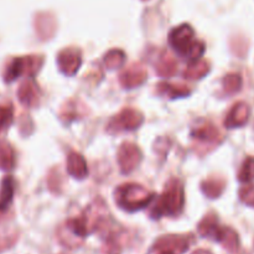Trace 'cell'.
<instances>
[{
  "instance_id": "cell-25",
  "label": "cell",
  "mask_w": 254,
  "mask_h": 254,
  "mask_svg": "<svg viewBox=\"0 0 254 254\" xmlns=\"http://www.w3.org/2000/svg\"><path fill=\"white\" fill-rule=\"evenodd\" d=\"M104 66L108 69H117L121 68L124 64H126V54L122 50L114 49L111 50L104 56Z\"/></svg>"
},
{
  "instance_id": "cell-20",
  "label": "cell",
  "mask_w": 254,
  "mask_h": 254,
  "mask_svg": "<svg viewBox=\"0 0 254 254\" xmlns=\"http://www.w3.org/2000/svg\"><path fill=\"white\" fill-rule=\"evenodd\" d=\"M217 242L225 250H227L228 252H236L240 248V237H238V233L231 227H223L222 226L220 235H218Z\"/></svg>"
},
{
  "instance_id": "cell-8",
  "label": "cell",
  "mask_w": 254,
  "mask_h": 254,
  "mask_svg": "<svg viewBox=\"0 0 254 254\" xmlns=\"http://www.w3.org/2000/svg\"><path fill=\"white\" fill-rule=\"evenodd\" d=\"M143 159V153L139 149L136 144L131 141H124L118 150V160L119 168L123 174H130L138 168L139 164Z\"/></svg>"
},
{
  "instance_id": "cell-18",
  "label": "cell",
  "mask_w": 254,
  "mask_h": 254,
  "mask_svg": "<svg viewBox=\"0 0 254 254\" xmlns=\"http://www.w3.org/2000/svg\"><path fill=\"white\" fill-rule=\"evenodd\" d=\"M155 71L159 76L164 77V78L173 77L178 71V62L168 51H163L156 62Z\"/></svg>"
},
{
  "instance_id": "cell-2",
  "label": "cell",
  "mask_w": 254,
  "mask_h": 254,
  "mask_svg": "<svg viewBox=\"0 0 254 254\" xmlns=\"http://www.w3.org/2000/svg\"><path fill=\"white\" fill-rule=\"evenodd\" d=\"M154 192L138 184L129 183L118 186L114 191V200L122 210L127 212L145 208L154 200Z\"/></svg>"
},
{
  "instance_id": "cell-28",
  "label": "cell",
  "mask_w": 254,
  "mask_h": 254,
  "mask_svg": "<svg viewBox=\"0 0 254 254\" xmlns=\"http://www.w3.org/2000/svg\"><path fill=\"white\" fill-rule=\"evenodd\" d=\"M102 254H122V245L118 236L114 232H107L104 236V243L102 246Z\"/></svg>"
},
{
  "instance_id": "cell-22",
  "label": "cell",
  "mask_w": 254,
  "mask_h": 254,
  "mask_svg": "<svg viewBox=\"0 0 254 254\" xmlns=\"http://www.w3.org/2000/svg\"><path fill=\"white\" fill-rule=\"evenodd\" d=\"M159 93L161 96H166L169 98H179V97H185L190 94V89L183 84H173L166 83V82H161L156 86Z\"/></svg>"
},
{
  "instance_id": "cell-13",
  "label": "cell",
  "mask_w": 254,
  "mask_h": 254,
  "mask_svg": "<svg viewBox=\"0 0 254 254\" xmlns=\"http://www.w3.org/2000/svg\"><path fill=\"white\" fill-rule=\"evenodd\" d=\"M251 116V108L246 102H237L230 112L227 113L225 119V127L232 128H240L248 122Z\"/></svg>"
},
{
  "instance_id": "cell-7",
  "label": "cell",
  "mask_w": 254,
  "mask_h": 254,
  "mask_svg": "<svg viewBox=\"0 0 254 254\" xmlns=\"http://www.w3.org/2000/svg\"><path fill=\"white\" fill-rule=\"evenodd\" d=\"M144 116L134 108H124L111 119L107 126V131L111 134L122 133V131L135 130L143 124Z\"/></svg>"
},
{
  "instance_id": "cell-6",
  "label": "cell",
  "mask_w": 254,
  "mask_h": 254,
  "mask_svg": "<svg viewBox=\"0 0 254 254\" xmlns=\"http://www.w3.org/2000/svg\"><path fill=\"white\" fill-rule=\"evenodd\" d=\"M193 242L192 235H165L159 237L148 254H184Z\"/></svg>"
},
{
  "instance_id": "cell-1",
  "label": "cell",
  "mask_w": 254,
  "mask_h": 254,
  "mask_svg": "<svg viewBox=\"0 0 254 254\" xmlns=\"http://www.w3.org/2000/svg\"><path fill=\"white\" fill-rule=\"evenodd\" d=\"M185 206V190L184 185L178 179H171L166 184L163 193L156 200L150 211V217L160 220L161 217H175L179 216Z\"/></svg>"
},
{
  "instance_id": "cell-27",
  "label": "cell",
  "mask_w": 254,
  "mask_h": 254,
  "mask_svg": "<svg viewBox=\"0 0 254 254\" xmlns=\"http://www.w3.org/2000/svg\"><path fill=\"white\" fill-rule=\"evenodd\" d=\"M242 84L243 81L240 73H228L222 79L223 91L227 94H235L240 92L242 88Z\"/></svg>"
},
{
  "instance_id": "cell-24",
  "label": "cell",
  "mask_w": 254,
  "mask_h": 254,
  "mask_svg": "<svg viewBox=\"0 0 254 254\" xmlns=\"http://www.w3.org/2000/svg\"><path fill=\"white\" fill-rule=\"evenodd\" d=\"M15 166V153L10 144L0 143V170L9 171Z\"/></svg>"
},
{
  "instance_id": "cell-5",
  "label": "cell",
  "mask_w": 254,
  "mask_h": 254,
  "mask_svg": "<svg viewBox=\"0 0 254 254\" xmlns=\"http://www.w3.org/2000/svg\"><path fill=\"white\" fill-rule=\"evenodd\" d=\"M81 217L83 220L84 225H86V228L89 235L97 232V231H104L106 233L109 231V211L104 201L101 200V198L94 200L84 210Z\"/></svg>"
},
{
  "instance_id": "cell-14",
  "label": "cell",
  "mask_w": 254,
  "mask_h": 254,
  "mask_svg": "<svg viewBox=\"0 0 254 254\" xmlns=\"http://www.w3.org/2000/svg\"><path fill=\"white\" fill-rule=\"evenodd\" d=\"M15 186H16V183L11 176H6L1 180V185H0V222L4 220L10 206H11Z\"/></svg>"
},
{
  "instance_id": "cell-23",
  "label": "cell",
  "mask_w": 254,
  "mask_h": 254,
  "mask_svg": "<svg viewBox=\"0 0 254 254\" xmlns=\"http://www.w3.org/2000/svg\"><path fill=\"white\" fill-rule=\"evenodd\" d=\"M225 190V181L221 179H207L201 183V191L208 198H217Z\"/></svg>"
},
{
  "instance_id": "cell-30",
  "label": "cell",
  "mask_w": 254,
  "mask_h": 254,
  "mask_svg": "<svg viewBox=\"0 0 254 254\" xmlns=\"http://www.w3.org/2000/svg\"><path fill=\"white\" fill-rule=\"evenodd\" d=\"M14 119V111L10 106H0V133L7 128L12 123Z\"/></svg>"
},
{
  "instance_id": "cell-16",
  "label": "cell",
  "mask_w": 254,
  "mask_h": 254,
  "mask_svg": "<svg viewBox=\"0 0 254 254\" xmlns=\"http://www.w3.org/2000/svg\"><path fill=\"white\" fill-rule=\"evenodd\" d=\"M67 173L74 179L83 180L88 175V166L81 154L71 151L67 156Z\"/></svg>"
},
{
  "instance_id": "cell-12",
  "label": "cell",
  "mask_w": 254,
  "mask_h": 254,
  "mask_svg": "<svg viewBox=\"0 0 254 254\" xmlns=\"http://www.w3.org/2000/svg\"><path fill=\"white\" fill-rule=\"evenodd\" d=\"M17 98H19L20 103L27 108H34L39 104V88L32 77H29L20 84L19 89H17Z\"/></svg>"
},
{
  "instance_id": "cell-21",
  "label": "cell",
  "mask_w": 254,
  "mask_h": 254,
  "mask_svg": "<svg viewBox=\"0 0 254 254\" xmlns=\"http://www.w3.org/2000/svg\"><path fill=\"white\" fill-rule=\"evenodd\" d=\"M57 237H59L60 243H61L64 247L69 248V250L78 248L84 241V240H82V238H79L78 236L74 235V233L72 232L71 228H69L66 223H64V225L59 228Z\"/></svg>"
},
{
  "instance_id": "cell-17",
  "label": "cell",
  "mask_w": 254,
  "mask_h": 254,
  "mask_svg": "<svg viewBox=\"0 0 254 254\" xmlns=\"http://www.w3.org/2000/svg\"><path fill=\"white\" fill-rule=\"evenodd\" d=\"M35 30L41 40H49L56 32V21L51 14H39L35 19Z\"/></svg>"
},
{
  "instance_id": "cell-10",
  "label": "cell",
  "mask_w": 254,
  "mask_h": 254,
  "mask_svg": "<svg viewBox=\"0 0 254 254\" xmlns=\"http://www.w3.org/2000/svg\"><path fill=\"white\" fill-rule=\"evenodd\" d=\"M193 140L201 143L202 145L216 146L222 141V134L218 130L217 127L213 126L210 122H205L203 124L195 127L191 131Z\"/></svg>"
},
{
  "instance_id": "cell-4",
  "label": "cell",
  "mask_w": 254,
  "mask_h": 254,
  "mask_svg": "<svg viewBox=\"0 0 254 254\" xmlns=\"http://www.w3.org/2000/svg\"><path fill=\"white\" fill-rule=\"evenodd\" d=\"M42 64H44V57L37 56V55L16 57L11 60L6 66L4 72V81L10 83L21 76L34 77L40 71Z\"/></svg>"
},
{
  "instance_id": "cell-9",
  "label": "cell",
  "mask_w": 254,
  "mask_h": 254,
  "mask_svg": "<svg viewBox=\"0 0 254 254\" xmlns=\"http://www.w3.org/2000/svg\"><path fill=\"white\" fill-rule=\"evenodd\" d=\"M57 64L60 71L66 76H74L82 64L81 51L76 47H67L57 55Z\"/></svg>"
},
{
  "instance_id": "cell-33",
  "label": "cell",
  "mask_w": 254,
  "mask_h": 254,
  "mask_svg": "<svg viewBox=\"0 0 254 254\" xmlns=\"http://www.w3.org/2000/svg\"><path fill=\"white\" fill-rule=\"evenodd\" d=\"M192 254H212L210 252V251H206V250H198V251H195Z\"/></svg>"
},
{
  "instance_id": "cell-31",
  "label": "cell",
  "mask_w": 254,
  "mask_h": 254,
  "mask_svg": "<svg viewBox=\"0 0 254 254\" xmlns=\"http://www.w3.org/2000/svg\"><path fill=\"white\" fill-rule=\"evenodd\" d=\"M240 200L245 205L254 207V185L243 186L240 190Z\"/></svg>"
},
{
  "instance_id": "cell-15",
  "label": "cell",
  "mask_w": 254,
  "mask_h": 254,
  "mask_svg": "<svg viewBox=\"0 0 254 254\" xmlns=\"http://www.w3.org/2000/svg\"><path fill=\"white\" fill-rule=\"evenodd\" d=\"M222 226L218 222V217L215 213H208L202 220L200 221L197 226V232L201 237L210 238V240L217 242L218 235L221 232Z\"/></svg>"
},
{
  "instance_id": "cell-26",
  "label": "cell",
  "mask_w": 254,
  "mask_h": 254,
  "mask_svg": "<svg viewBox=\"0 0 254 254\" xmlns=\"http://www.w3.org/2000/svg\"><path fill=\"white\" fill-rule=\"evenodd\" d=\"M79 109H81V107H78V103H77V102L68 101L66 104L62 106L61 113H60L61 121L64 122V123L69 124L71 122L78 119L79 117L82 116V114L79 113Z\"/></svg>"
},
{
  "instance_id": "cell-11",
  "label": "cell",
  "mask_w": 254,
  "mask_h": 254,
  "mask_svg": "<svg viewBox=\"0 0 254 254\" xmlns=\"http://www.w3.org/2000/svg\"><path fill=\"white\" fill-rule=\"evenodd\" d=\"M148 78V72L145 67L140 64H131L119 74V82L124 88L133 89L140 86Z\"/></svg>"
},
{
  "instance_id": "cell-3",
  "label": "cell",
  "mask_w": 254,
  "mask_h": 254,
  "mask_svg": "<svg viewBox=\"0 0 254 254\" xmlns=\"http://www.w3.org/2000/svg\"><path fill=\"white\" fill-rule=\"evenodd\" d=\"M169 44L179 55L192 61L201 59L205 52V44L195 39V31L188 24L180 25L170 32Z\"/></svg>"
},
{
  "instance_id": "cell-29",
  "label": "cell",
  "mask_w": 254,
  "mask_h": 254,
  "mask_svg": "<svg viewBox=\"0 0 254 254\" xmlns=\"http://www.w3.org/2000/svg\"><path fill=\"white\" fill-rule=\"evenodd\" d=\"M238 180L243 184L251 183L254 180V158L248 156L242 163L240 171H238Z\"/></svg>"
},
{
  "instance_id": "cell-32",
  "label": "cell",
  "mask_w": 254,
  "mask_h": 254,
  "mask_svg": "<svg viewBox=\"0 0 254 254\" xmlns=\"http://www.w3.org/2000/svg\"><path fill=\"white\" fill-rule=\"evenodd\" d=\"M16 235H0V252H4V251L9 250L16 242Z\"/></svg>"
},
{
  "instance_id": "cell-19",
  "label": "cell",
  "mask_w": 254,
  "mask_h": 254,
  "mask_svg": "<svg viewBox=\"0 0 254 254\" xmlns=\"http://www.w3.org/2000/svg\"><path fill=\"white\" fill-rule=\"evenodd\" d=\"M210 72V64L202 59L193 60L184 71V77L190 81H197L203 78Z\"/></svg>"
}]
</instances>
